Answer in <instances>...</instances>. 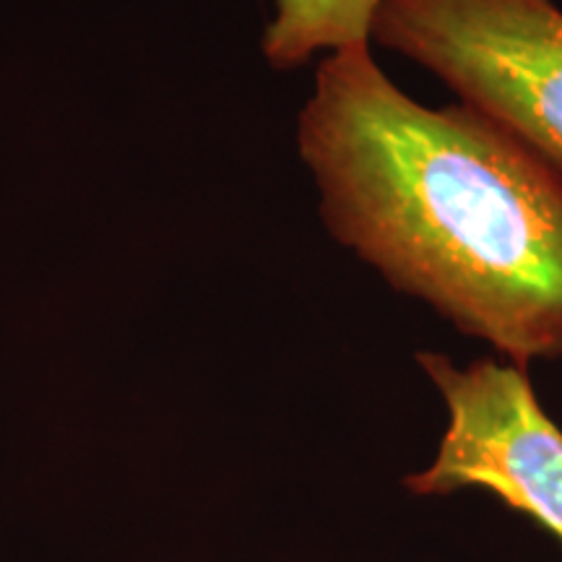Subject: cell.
Wrapping results in <instances>:
<instances>
[{"mask_svg": "<svg viewBox=\"0 0 562 562\" xmlns=\"http://www.w3.org/2000/svg\"><path fill=\"white\" fill-rule=\"evenodd\" d=\"M370 42L417 63L562 178V9L554 0H381Z\"/></svg>", "mask_w": 562, "mask_h": 562, "instance_id": "obj_2", "label": "cell"}, {"mask_svg": "<svg viewBox=\"0 0 562 562\" xmlns=\"http://www.w3.org/2000/svg\"><path fill=\"white\" fill-rule=\"evenodd\" d=\"M417 362L446 402L448 427L435 461L404 487L422 497L480 487L562 547V430L526 368L490 357L456 368L438 351H419Z\"/></svg>", "mask_w": 562, "mask_h": 562, "instance_id": "obj_3", "label": "cell"}, {"mask_svg": "<svg viewBox=\"0 0 562 562\" xmlns=\"http://www.w3.org/2000/svg\"><path fill=\"white\" fill-rule=\"evenodd\" d=\"M321 216L396 292L526 368L562 357V178L503 125L398 89L370 45L321 60L300 115Z\"/></svg>", "mask_w": 562, "mask_h": 562, "instance_id": "obj_1", "label": "cell"}, {"mask_svg": "<svg viewBox=\"0 0 562 562\" xmlns=\"http://www.w3.org/2000/svg\"><path fill=\"white\" fill-rule=\"evenodd\" d=\"M378 5L381 0H277V16L263 34L266 60L286 70L321 50L370 45Z\"/></svg>", "mask_w": 562, "mask_h": 562, "instance_id": "obj_4", "label": "cell"}]
</instances>
